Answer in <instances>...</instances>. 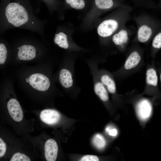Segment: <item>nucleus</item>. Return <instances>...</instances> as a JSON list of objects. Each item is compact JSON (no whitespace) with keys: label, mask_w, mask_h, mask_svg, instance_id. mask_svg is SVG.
<instances>
[{"label":"nucleus","mask_w":161,"mask_h":161,"mask_svg":"<svg viewBox=\"0 0 161 161\" xmlns=\"http://www.w3.org/2000/svg\"><path fill=\"white\" fill-rule=\"evenodd\" d=\"M58 147L54 140L50 139L45 143L44 145V155L47 161H55L57 157Z\"/></svg>","instance_id":"10"},{"label":"nucleus","mask_w":161,"mask_h":161,"mask_svg":"<svg viewBox=\"0 0 161 161\" xmlns=\"http://www.w3.org/2000/svg\"><path fill=\"white\" fill-rule=\"evenodd\" d=\"M66 1L72 7L77 10L82 9L85 5L84 0H66Z\"/></svg>","instance_id":"19"},{"label":"nucleus","mask_w":161,"mask_h":161,"mask_svg":"<svg viewBox=\"0 0 161 161\" xmlns=\"http://www.w3.org/2000/svg\"><path fill=\"white\" fill-rule=\"evenodd\" d=\"M26 81L27 82H29V78L28 79H26Z\"/></svg>","instance_id":"26"},{"label":"nucleus","mask_w":161,"mask_h":161,"mask_svg":"<svg viewBox=\"0 0 161 161\" xmlns=\"http://www.w3.org/2000/svg\"><path fill=\"white\" fill-rule=\"evenodd\" d=\"M87 64L92 76L95 93L102 101H107L109 99L108 92L100 80L98 73L99 63L97 61L89 60Z\"/></svg>","instance_id":"4"},{"label":"nucleus","mask_w":161,"mask_h":161,"mask_svg":"<svg viewBox=\"0 0 161 161\" xmlns=\"http://www.w3.org/2000/svg\"><path fill=\"white\" fill-rule=\"evenodd\" d=\"M133 18L136 24L137 30L133 41L145 43L154 38L161 30V22L152 16L141 13Z\"/></svg>","instance_id":"1"},{"label":"nucleus","mask_w":161,"mask_h":161,"mask_svg":"<svg viewBox=\"0 0 161 161\" xmlns=\"http://www.w3.org/2000/svg\"><path fill=\"white\" fill-rule=\"evenodd\" d=\"M131 10L123 8L116 18H110L103 21L98 26L97 32L101 37L107 38L124 26L131 18Z\"/></svg>","instance_id":"2"},{"label":"nucleus","mask_w":161,"mask_h":161,"mask_svg":"<svg viewBox=\"0 0 161 161\" xmlns=\"http://www.w3.org/2000/svg\"><path fill=\"white\" fill-rule=\"evenodd\" d=\"M18 56L21 60H30L36 55V50L34 46L30 45H24L18 48Z\"/></svg>","instance_id":"13"},{"label":"nucleus","mask_w":161,"mask_h":161,"mask_svg":"<svg viewBox=\"0 0 161 161\" xmlns=\"http://www.w3.org/2000/svg\"><path fill=\"white\" fill-rule=\"evenodd\" d=\"M97 8L103 10H107L111 8L114 5L112 0H95Z\"/></svg>","instance_id":"18"},{"label":"nucleus","mask_w":161,"mask_h":161,"mask_svg":"<svg viewBox=\"0 0 161 161\" xmlns=\"http://www.w3.org/2000/svg\"><path fill=\"white\" fill-rule=\"evenodd\" d=\"M29 83L34 89L40 91L47 90L50 86L49 79L40 73H35L30 76Z\"/></svg>","instance_id":"6"},{"label":"nucleus","mask_w":161,"mask_h":161,"mask_svg":"<svg viewBox=\"0 0 161 161\" xmlns=\"http://www.w3.org/2000/svg\"><path fill=\"white\" fill-rule=\"evenodd\" d=\"M7 55V50L5 46L3 44H0V64L4 63Z\"/></svg>","instance_id":"22"},{"label":"nucleus","mask_w":161,"mask_h":161,"mask_svg":"<svg viewBox=\"0 0 161 161\" xmlns=\"http://www.w3.org/2000/svg\"><path fill=\"white\" fill-rule=\"evenodd\" d=\"M75 62L69 69L63 68L59 72V78L62 86L66 89L77 90L80 88L77 85L75 75Z\"/></svg>","instance_id":"5"},{"label":"nucleus","mask_w":161,"mask_h":161,"mask_svg":"<svg viewBox=\"0 0 161 161\" xmlns=\"http://www.w3.org/2000/svg\"><path fill=\"white\" fill-rule=\"evenodd\" d=\"M6 151V145L2 139L0 138V157H3Z\"/></svg>","instance_id":"24"},{"label":"nucleus","mask_w":161,"mask_h":161,"mask_svg":"<svg viewBox=\"0 0 161 161\" xmlns=\"http://www.w3.org/2000/svg\"><path fill=\"white\" fill-rule=\"evenodd\" d=\"M40 117L41 120L49 125L57 123L61 118V115L57 111L52 109H45L41 112Z\"/></svg>","instance_id":"11"},{"label":"nucleus","mask_w":161,"mask_h":161,"mask_svg":"<svg viewBox=\"0 0 161 161\" xmlns=\"http://www.w3.org/2000/svg\"><path fill=\"white\" fill-rule=\"evenodd\" d=\"M54 41L59 47L63 49H67L69 47L67 35L63 32L55 34Z\"/></svg>","instance_id":"15"},{"label":"nucleus","mask_w":161,"mask_h":161,"mask_svg":"<svg viewBox=\"0 0 161 161\" xmlns=\"http://www.w3.org/2000/svg\"><path fill=\"white\" fill-rule=\"evenodd\" d=\"M7 107L11 118L16 122L21 121L23 118V112L20 105L15 99H10L8 102Z\"/></svg>","instance_id":"8"},{"label":"nucleus","mask_w":161,"mask_h":161,"mask_svg":"<svg viewBox=\"0 0 161 161\" xmlns=\"http://www.w3.org/2000/svg\"><path fill=\"white\" fill-rule=\"evenodd\" d=\"M152 46L155 49H159L161 48V30L153 38Z\"/></svg>","instance_id":"20"},{"label":"nucleus","mask_w":161,"mask_h":161,"mask_svg":"<svg viewBox=\"0 0 161 161\" xmlns=\"http://www.w3.org/2000/svg\"><path fill=\"white\" fill-rule=\"evenodd\" d=\"M146 81L149 85L156 86L157 84L158 77L156 70L153 68L148 69L146 72Z\"/></svg>","instance_id":"16"},{"label":"nucleus","mask_w":161,"mask_h":161,"mask_svg":"<svg viewBox=\"0 0 161 161\" xmlns=\"http://www.w3.org/2000/svg\"><path fill=\"white\" fill-rule=\"evenodd\" d=\"M141 56L138 51L134 50L129 55L125 62L124 67L129 70L135 67L140 62Z\"/></svg>","instance_id":"14"},{"label":"nucleus","mask_w":161,"mask_h":161,"mask_svg":"<svg viewBox=\"0 0 161 161\" xmlns=\"http://www.w3.org/2000/svg\"><path fill=\"white\" fill-rule=\"evenodd\" d=\"M92 142L94 145L99 149L103 148L106 145V141L104 138L99 134H96L94 136Z\"/></svg>","instance_id":"17"},{"label":"nucleus","mask_w":161,"mask_h":161,"mask_svg":"<svg viewBox=\"0 0 161 161\" xmlns=\"http://www.w3.org/2000/svg\"><path fill=\"white\" fill-rule=\"evenodd\" d=\"M106 131L110 136H116L118 132L117 129L110 126H108L106 127Z\"/></svg>","instance_id":"25"},{"label":"nucleus","mask_w":161,"mask_h":161,"mask_svg":"<svg viewBox=\"0 0 161 161\" xmlns=\"http://www.w3.org/2000/svg\"><path fill=\"white\" fill-rule=\"evenodd\" d=\"M131 35L132 31L125 25L114 34L112 39L116 45L123 48L129 42Z\"/></svg>","instance_id":"7"},{"label":"nucleus","mask_w":161,"mask_h":161,"mask_svg":"<svg viewBox=\"0 0 161 161\" xmlns=\"http://www.w3.org/2000/svg\"><path fill=\"white\" fill-rule=\"evenodd\" d=\"M80 161H98L99 159L98 157L95 155H86L83 156L79 160Z\"/></svg>","instance_id":"23"},{"label":"nucleus","mask_w":161,"mask_h":161,"mask_svg":"<svg viewBox=\"0 0 161 161\" xmlns=\"http://www.w3.org/2000/svg\"><path fill=\"white\" fill-rule=\"evenodd\" d=\"M160 79L161 81V74H160Z\"/></svg>","instance_id":"27"},{"label":"nucleus","mask_w":161,"mask_h":161,"mask_svg":"<svg viewBox=\"0 0 161 161\" xmlns=\"http://www.w3.org/2000/svg\"><path fill=\"white\" fill-rule=\"evenodd\" d=\"M11 161H30V158L26 155L19 152L15 153L12 156Z\"/></svg>","instance_id":"21"},{"label":"nucleus","mask_w":161,"mask_h":161,"mask_svg":"<svg viewBox=\"0 0 161 161\" xmlns=\"http://www.w3.org/2000/svg\"><path fill=\"white\" fill-rule=\"evenodd\" d=\"M136 111L140 119L143 121H145L147 120L151 115L152 111L151 104L147 100H142L137 103Z\"/></svg>","instance_id":"12"},{"label":"nucleus","mask_w":161,"mask_h":161,"mask_svg":"<svg viewBox=\"0 0 161 161\" xmlns=\"http://www.w3.org/2000/svg\"><path fill=\"white\" fill-rule=\"evenodd\" d=\"M98 73L100 80L108 92L112 94H115L116 91V85L112 75L103 69L98 70Z\"/></svg>","instance_id":"9"},{"label":"nucleus","mask_w":161,"mask_h":161,"mask_svg":"<svg viewBox=\"0 0 161 161\" xmlns=\"http://www.w3.org/2000/svg\"><path fill=\"white\" fill-rule=\"evenodd\" d=\"M4 15L8 23L16 27L25 24L29 19L26 9L21 4L16 1L7 4L5 8Z\"/></svg>","instance_id":"3"}]
</instances>
